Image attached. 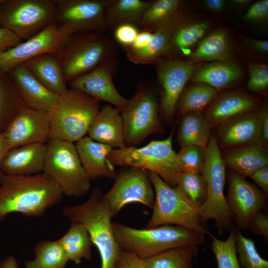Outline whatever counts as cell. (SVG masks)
Returning a JSON list of instances; mask_svg holds the SVG:
<instances>
[{
    "mask_svg": "<svg viewBox=\"0 0 268 268\" xmlns=\"http://www.w3.org/2000/svg\"><path fill=\"white\" fill-rule=\"evenodd\" d=\"M149 175L155 201L146 228L172 225L204 235L208 234L201 217L199 207L191 203L178 187L169 186L154 173L149 172Z\"/></svg>",
    "mask_w": 268,
    "mask_h": 268,
    "instance_id": "8992f818",
    "label": "cell"
},
{
    "mask_svg": "<svg viewBox=\"0 0 268 268\" xmlns=\"http://www.w3.org/2000/svg\"><path fill=\"white\" fill-rule=\"evenodd\" d=\"M259 106V100L244 91H227L218 94L204 114L214 128L231 117L256 110Z\"/></svg>",
    "mask_w": 268,
    "mask_h": 268,
    "instance_id": "7402d4cb",
    "label": "cell"
},
{
    "mask_svg": "<svg viewBox=\"0 0 268 268\" xmlns=\"http://www.w3.org/2000/svg\"><path fill=\"white\" fill-rule=\"evenodd\" d=\"M140 31L136 26L124 24L114 29V36L116 41L126 49L131 46Z\"/></svg>",
    "mask_w": 268,
    "mask_h": 268,
    "instance_id": "ee69618b",
    "label": "cell"
},
{
    "mask_svg": "<svg viewBox=\"0 0 268 268\" xmlns=\"http://www.w3.org/2000/svg\"><path fill=\"white\" fill-rule=\"evenodd\" d=\"M237 229L232 227L225 240L219 239L208 233L212 239L211 250L216 259L217 268H241L236 251Z\"/></svg>",
    "mask_w": 268,
    "mask_h": 268,
    "instance_id": "ab89813d",
    "label": "cell"
},
{
    "mask_svg": "<svg viewBox=\"0 0 268 268\" xmlns=\"http://www.w3.org/2000/svg\"><path fill=\"white\" fill-rule=\"evenodd\" d=\"M267 195L268 194V166L263 167L254 172L250 177Z\"/></svg>",
    "mask_w": 268,
    "mask_h": 268,
    "instance_id": "f907efd6",
    "label": "cell"
},
{
    "mask_svg": "<svg viewBox=\"0 0 268 268\" xmlns=\"http://www.w3.org/2000/svg\"><path fill=\"white\" fill-rule=\"evenodd\" d=\"M182 4L183 1L180 0L153 1L142 16L140 30L153 32L160 26L182 12Z\"/></svg>",
    "mask_w": 268,
    "mask_h": 268,
    "instance_id": "d590c367",
    "label": "cell"
},
{
    "mask_svg": "<svg viewBox=\"0 0 268 268\" xmlns=\"http://www.w3.org/2000/svg\"><path fill=\"white\" fill-rule=\"evenodd\" d=\"M160 86V115L166 125L173 124L178 100L198 66L181 60L161 58L153 65Z\"/></svg>",
    "mask_w": 268,
    "mask_h": 268,
    "instance_id": "5bb4252c",
    "label": "cell"
},
{
    "mask_svg": "<svg viewBox=\"0 0 268 268\" xmlns=\"http://www.w3.org/2000/svg\"><path fill=\"white\" fill-rule=\"evenodd\" d=\"M242 70L231 61H214L198 67L190 80L203 83L218 92L234 86L241 78Z\"/></svg>",
    "mask_w": 268,
    "mask_h": 268,
    "instance_id": "83f0119b",
    "label": "cell"
},
{
    "mask_svg": "<svg viewBox=\"0 0 268 268\" xmlns=\"http://www.w3.org/2000/svg\"><path fill=\"white\" fill-rule=\"evenodd\" d=\"M1 0H0V3Z\"/></svg>",
    "mask_w": 268,
    "mask_h": 268,
    "instance_id": "680465c9",
    "label": "cell"
},
{
    "mask_svg": "<svg viewBox=\"0 0 268 268\" xmlns=\"http://www.w3.org/2000/svg\"><path fill=\"white\" fill-rule=\"evenodd\" d=\"M173 133L165 139L152 140L141 147L113 149L108 159L114 166L136 167L154 173L169 186L176 187L177 177L183 171L173 149Z\"/></svg>",
    "mask_w": 268,
    "mask_h": 268,
    "instance_id": "5b68a950",
    "label": "cell"
},
{
    "mask_svg": "<svg viewBox=\"0 0 268 268\" xmlns=\"http://www.w3.org/2000/svg\"><path fill=\"white\" fill-rule=\"evenodd\" d=\"M7 73L16 92L26 106L47 112H51L55 107L60 95L44 86L24 64L15 67Z\"/></svg>",
    "mask_w": 268,
    "mask_h": 268,
    "instance_id": "ffe728a7",
    "label": "cell"
},
{
    "mask_svg": "<svg viewBox=\"0 0 268 268\" xmlns=\"http://www.w3.org/2000/svg\"><path fill=\"white\" fill-rule=\"evenodd\" d=\"M268 16V0H261L253 4L244 15V19L250 21H260Z\"/></svg>",
    "mask_w": 268,
    "mask_h": 268,
    "instance_id": "7dc6e473",
    "label": "cell"
},
{
    "mask_svg": "<svg viewBox=\"0 0 268 268\" xmlns=\"http://www.w3.org/2000/svg\"><path fill=\"white\" fill-rule=\"evenodd\" d=\"M23 64L36 79L50 91L61 96L68 90L58 54H45Z\"/></svg>",
    "mask_w": 268,
    "mask_h": 268,
    "instance_id": "484cf974",
    "label": "cell"
},
{
    "mask_svg": "<svg viewBox=\"0 0 268 268\" xmlns=\"http://www.w3.org/2000/svg\"><path fill=\"white\" fill-rule=\"evenodd\" d=\"M218 93L206 84L194 83L183 91L177 103L176 113L182 116L190 112H202Z\"/></svg>",
    "mask_w": 268,
    "mask_h": 268,
    "instance_id": "e575fe53",
    "label": "cell"
},
{
    "mask_svg": "<svg viewBox=\"0 0 268 268\" xmlns=\"http://www.w3.org/2000/svg\"><path fill=\"white\" fill-rule=\"evenodd\" d=\"M226 166L215 135L212 134L204 151L202 175L207 186V196L199 207L202 222L215 221L220 233L225 229H230L234 218L224 194Z\"/></svg>",
    "mask_w": 268,
    "mask_h": 268,
    "instance_id": "52a82bcc",
    "label": "cell"
},
{
    "mask_svg": "<svg viewBox=\"0 0 268 268\" xmlns=\"http://www.w3.org/2000/svg\"><path fill=\"white\" fill-rule=\"evenodd\" d=\"M9 149L3 134H0V178L3 174L1 171L2 162L5 154Z\"/></svg>",
    "mask_w": 268,
    "mask_h": 268,
    "instance_id": "11a10c76",
    "label": "cell"
},
{
    "mask_svg": "<svg viewBox=\"0 0 268 268\" xmlns=\"http://www.w3.org/2000/svg\"><path fill=\"white\" fill-rule=\"evenodd\" d=\"M113 268H146L143 260L135 254L121 251Z\"/></svg>",
    "mask_w": 268,
    "mask_h": 268,
    "instance_id": "bcb514c9",
    "label": "cell"
},
{
    "mask_svg": "<svg viewBox=\"0 0 268 268\" xmlns=\"http://www.w3.org/2000/svg\"><path fill=\"white\" fill-rule=\"evenodd\" d=\"M116 54L110 38L103 33H89L71 35L58 55L65 79L69 82Z\"/></svg>",
    "mask_w": 268,
    "mask_h": 268,
    "instance_id": "9c48e42d",
    "label": "cell"
},
{
    "mask_svg": "<svg viewBox=\"0 0 268 268\" xmlns=\"http://www.w3.org/2000/svg\"><path fill=\"white\" fill-rule=\"evenodd\" d=\"M120 112L111 105L100 109L88 131V136L95 141L108 145L113 148L126 146Z\"/></svg>",
    "mask_w": 268,
    "mask_h": 268,
    "instance_id": "cb8c5ba5",
    "label": "cell"
},
{
    "mask_svg": "<svg viewBox=\"0 0 268 268\" xmlns=\"http://www.w3.org/2000/svg\"><path fill=\"white\" fill-rule=\"evenodd\" d=\"M209 28L206 21L190 22L186 17L173 31L163 58L178 60L180 56H189L192 48L204 36Z\"/></svg>",
    "mask_w": 268,
    "mask_h": 268,
    "instance_id": "f1b7e54d",
    "label": "cell"
},
{
    "mask_svg": "<svg viewBox=\"0 0 268 268\" xmlns=\"http://www.w3.org/2000/svg\"><path fill=\"white\" fill-rule=\"evenodd\" d=\"M256 235L264 237L265 242L268 241V216L263 211H260L249 221L247 228Z\"/></svg>",
    "mask_w": 268,
    "mask_h": 268,
    "instance_id": "f6af8a7d",
    "label": "cell"
},
{
    "mask_svg": "<svg viewBox=\"0 0 268 268\" xmlns=\"http://www.w3.org/2000/svg\"><path fill=\"white\" fill-rule=\"evenodd\" d=\"M119 60L117 54L105 60L93 70L70 81V88L82 92L96 100L107 102L121 112L128 99L123 97L116 89L113 77Z\"/></svg>",
    "mask_w": 268,
    "mask_h": 268,
    "instance_id": "2e32d148",
    "label": "cell"
},
{
    "mask_svg": "<svg viewBox=\"0 0 268 268\" xmlns=\"http://www.w3.org/2000/svg\"><path fill=\"white\" fill-rule=\"evenodd\" d=\"M236 245L241 268H268V261L260 255L255 241L242 235L238 229L236 232Z\"/></svg>",
    "mask_w": 268,
    "mask_h": 268,
    "instance_id": "60d3db41",
    "label": "cell"
},
{
    "mask_svg": "<svg viewBox=\"0 0 268 268\" xmlns=\"http://www.w3.org/2000/svg\"><path fill=\"white\" fill-rule=\"evenodd\" d=\"M100 109L99 102L69 88L50 112V139L73 143L85 136Z\"/></svg>",
    "mask_w": 268,
    "mask_h": 268,
    "instance_id": "277c9868",
    "label": "cell"
},
{
    "mask_svg": "<svg viewBox=\"0 0 268 268\" xmlns=\"http://www.w3.org/2000/svg\"><path fill=\"white\" fill-rule=\"evenodd\" d=\"M58 241L68 261L75 264H79L83 259H91L93 244L87 230L81 223L71 222L68 230Z\"/></svg>",
    "mask_w": 268,
    "mask_h": 268,
    "instance_id": "d6a6232c",
    "label": "cell"
},
{
    "mask_svg": "<svg viewBox=\"0 0 268 268\" xmlns=\"http://www.w3.org/2000/svg\"><path fill=\"white\" fill-rule=\"evenodd\" d=\"M25 105L12 85L7 73L0 69V134Z\"/></svg>",
    "mask_w": 268,
    "mask_h": 268,
    "instance_id": "74e56055",
    "label": "cell"
},
{
    "mask_svg": "<svg viewBox=\"0 0 268 268\" xmlns=\"http://www.w3.org/2000/svg\"><path fill=\"white\" fill-rule=\"evenodd\" d=\"M113 229L120 250L143 260L171 248L206 243L204 235L176 225L137 229L115 222Z\"/></svg>",
    "mask_w": 268,
    "mask_h": 268,
    "instance_id": "3957f363",
    "label": "cell"
},
{
    "mask_svg": "<svg viewBox=\"0 0 268 268\" xmlns=\"http://www.w3.org/2000/svg\"><path fill=\"white\" fill-rule=\"evenodd\" d=\"M121 113L127 146L136 147L149 135L164 132L160 107L153 91L147 85L138 86Z\"/></svg>",
    "mask_w": 268,
    "mask_h": 268,
    "instance_id": "30bf717a",
    "label": "cell"
},
{
    "mask_svg": "<svg viewBox=\"0 0 268 268\" xmlns=\"http://www.w3.org/2000/svg\"><path fill=\"white\" fill-rule=\"evenodd\" d=\"M199 245L171 248L143 259L146 268H195L193 260L199 254Z\"/></svg>",
    "mask_w": 268,
    "mask_h": 268,
    "instance_id": "836d02e7",
    "label": "cell"
},
{
    "mask_svg": "<svg viewBox=\"0 0 268 268\" xmlns=\"http://www.w3.org/2000/svg\"><path fill=\"white\" fill-rule=\"evenodd\" d=\"M260 108L231 117L219 124L214 134L220 149L229 150L261 143Z\"/></svg>",
    "mask_w": 268,
    "mask_h": 268,
    "instance_id": "d6986e66",
    "label": "cell"
},
{
    "mask_svg": "<svg viewBox=\"0 0 268 268\" xmlns=\"http://www.w3.org/2000/svg\"><path fill=\"white\" fill-rule=\"evenodd\" d=\"M222 157L226 167L243 177L268 166V146L261 143L227 150Z\"/></svg>",
    "mask_w": 268,
    "mask_h": 268,
    "instance_id": "d4e9b609",
    "label": "cell"
},
{
    "mask_svg": "<svg viewBox=\"0 0 268 268\" xmlns=\"http://www.w3.org/2000/svg\"><path fill=\"white\" fill-rule=\"evenodd\" d=\"M153 2L144 0H107L105 21L107 29L114 30L124 24L134 25L139 28L145 11Z\"/></svg>",
    "mask_w": 268,
    "mask_h": 268,
    "instance_id": "4dcf8cb0",
    "label": "cell"
},
{
    "mask_svg": "<svg viewBox=\"0 0 268 268\" xmlns=\"http://www.w3.org/2000/svg\"><path fill=\"white\" fill-rule=\"evenodd\" d=\"M176 186L195 206L200 207L207 196V186L202 174L182 172L177 176Z\"/></svg>",
    "mask_w": 268,
    "mask_h": 268,
    "instance_id": "f35d334b",
    "label": "cell"
},
{
    "mask_svg": "<svg viewBox=\"0 0 268 268\" xmlns=\"http://www.w3.org/2000/svg\"><path fill=\"white\" fill-rule=\"evenodd\" d=\"M21 42L22 41L11 31L0 27V56Z\"/></svg>",
    "mask_w": 268,
    "mask_h": 268,
    "instance_id": "c3c4849f",
    "label": "cell"
},
{
    "mask_svg": "<svg viewBox=\"0 0 268 268\" xmlns=\"http://www.w3.org/2000/svg\"><path fill=\"white\" fill-rule=\"evenodd\" d=\"M115 178L112 188L104 194L113 217L129 203H139L152 209L155 192L148 171L127 167Z\"/></svg>",
    "mask_w": 268,
    "mask_h": 268,
    "instance_id": "7c38bea8",
    "label": "cell"
},
{
    "mask_svg": "<svg viewBox=\"0 0 268 268\" xmlns=\"http://www.w3.org/2000/svg\"><path fill=\"white\" fill-rule=\"evenodd\" d=\"M75 147L81 164L91 180L116 177L114 166L108 159L112 147L95 141L88 136L77 141Z\"/></svg>",
    "mask_w": 268,
    "mask_h": 268,
    "instance_id": "603a6c76",
    "label": "cell"
},
{
    "mask_svg": "<svg viewBox=\"0 0 268 268\" xmlns=\"http://www.w3.org/2000/svg\"><path fill=\"white\" fill-rule=\"evenodd\" d=\"M261 118V142L262 144L268 146V109L265 104L260 108Z\"/></svg>",
    "mask_w": 268,
    "mask_h": 268,
    "instance_id": "816d5d0a",
    "label": "cell"
},
{
    "mask_svg": "<svg viewBox=\"0 0 268 268\" xmlns=\"http://www.w3.org/2000/svg\"><path fill=\"white\" fill-rule=\"evenodd\" d=\"M71 35L54 21L40 33L0 55V69L7 73L37 56L48 53L58 54Z\"/></svg>",
    "mask_w": 268,
    "mask_h": 268,
    "instance_id": "9a60e30c",
    "label": "cell"
},
{
    "mask_svg": "<svg viewBox=\"0 0 268 268\" xmlns=\"http://www.w3.org/2000/svg\"><path fill=\"white\" fill-rule=\"evenodd\" d=\"M54 21L72 35L103 33L107 29V0H55Z\"/></svg>",
    "mask_w": 268,
    "mask_h": 268,
    "instance_id": "4fadbf2b",
    "label": "cell"
},
{
    "mask_svg": "<svg viewBox=\"0 0 268 268\" xmlns=\"http://www.w3.org/2000/svg\"><path fill=\"white\" fill-rule=\"evenodd\" d=\"M204 151L203 148L195 145L181 147L177 154L182 171L201 174L204 161Z\"/></svg>",
    "mask_w": 268,
    "mask_h": 268,
    "instance_id": "b9f144b4",
    "label": "cell"
},
{
    "mask_svg": "<svg viewBox=\"0 0 268 268\" xmlns=\"http://www.w3.org/2000/svg\"><path fill=\"white\" fill-rule=\"evenodd\" d=\"M203 3L208 9L217 12L222 10L225 4L223 0H205Z\"/></svg>",
    "mask_w": 268,
    "mask_h": 268,
    "instance_id": "db71d44e",
    "label": "cell"
},
{
    "mask_svg": "<svg viewBox=\"0 0 268 268\" xmlns=\"http://www.w3.org/2000/svg\"><path fill=\"white\" fill-rule=\"evenodd\" d=\"M250 45L254 50L263 53H267L268 52V42L265 40H261L254 39H249L248 41Z\"/></svg>",
    "mask_w": 268,
    "mask_h": 268,
    "instance_id": "f5cc1de1",
    "label": "cell"
},
{
    "mask_svg": "<svg viewBox=\"0 0 268 268\" xmlns=\"http://www.w3.org/2000/svg\"><path fill=\"white\" fill-rule=\"evenodd\" d=\"M43 172L51 177L64 195L79 198L91 189V179L83 167L75 145L59 139L46 143Z\"/></svg>",
    "mask_w": 268,
    "mask_h": 268,
    "instance_id": "ba28073f",
    "label": "cell"
},
{
    "mask_svg": "<svg viewBox=\"0 0 268 268\" xmlns=\"http://www.w3.org/2000/svg\"><path fill=\"white\" fill-rule=\"evenodd\" d=\"M62 212L70 222H78L85 227L99 253L101 268H113L121 250L114 237L113 217L102 190L95 187L85 201L67 205Z\"/></svg>",
    "mask_w": 268,
    "mask_h": 268,
    "instance_id": "7a4b0ae2",
    "label": "cell"
},
{
    "mask_svg": "<svg viewBox=\"0 0 268 268\" xmlns=\"http://www.w3.org/2000/svg\"><path fill=\"white\" fill-rule=\"evenodd\" d=\"M247 89L252 92L262 93L268 87V66L260 63H250Z\"/></svg>",
    "mask_w": 268,
    "mask_h": 268,
    "instance_id": "7bdbcfd3",
    "label": "cell"
},
{
    "mask_svg": "<svg viewBox=\"0 0 268 268\" xmlns=\"http://www.w3.org/2000/svg\"><path fill=\"white\" fill-rule=\"evenodd\" d=\"M35 258L25 262V268H65L68 261L59 241L44 240L34 247Z\"/></svg>",
    "mask_w": 268,
    "mask_h": 268,
    "instance_id": "8d00e7d4",
    "label": "cell"
},
{
    "mask_svg": "<svg viewBox=\"0 0 268 268\" xmlns=\"http://www.w3.org/2000/svg\"><path fill=\"white\" fill-rule=\"evenodd\" d=\"M10 149L50 140V112L24 106L2 133Z\"/></svg>",
    "mask_w": 268,
    "mask_h": 268,
    "instance_id": "ac0fdd59",
    "label": "cell"
},
{
    "mask_svg": "<svg viewBox=\"0 0 268 268\" xmlns=\"http://www.w3.org/2000/svg\"><path fill=\"white\" fill-rule=\"evenodd\" d=\"M55 12V0H1L0 27L24 41L54 22Z\"/></svg>",
    "mask_w": 268,
    "mask_h": 268,
    "instance_id": "8fae6325",
    "label": "cell"
},
{
    "mask_svg": "<svg viewBox=\"0 0 268 268\" xmlns=\"http://www.w3.org/2000/svg\"><path fill=\"white\" fill-rule=\"evenodd\" d=\"M187 17L185 14L181 12L160 26L153 32V38L146 48L138 51L126 50L127 59L135 64L154 65L158 60L163 58L173 31Z\"/></svg>",
    "mask_w": 268,
    "mask_h": 268,
    "instance_id": "4316f807",
    "label": "cell"
},
{
    "mask_svg": "<svg viewBox=\"0 0 268 268\" xmlns=\"http://www.w3.org/2000/svg\"><path fill=\"white\" fill-rule=\"evenodd\" d=\"M64 194L58 184L44 173L31 176L0 178V222L18 212L25 217H42L46 210L62 201Z\"/></svg>",
    "mask_w": 268,
    "mask_h": 268,
    "instance_id": "6da1fadb",
    "label": "cell"
},
{
    "mask_svg": "<svg viewBox=\"0 0 268 268\" xmlns=\"http://www.w3.org/2000/svg\"><path fill=\"white\" fill-rule=\"evenodd\" d=\"M153 32L146 30H140L130 47L124 49L125 50L138 51L146 48L151 41Z\"/></svg>",
    "mask_w": 268,
    "mask_h": 268,
    "instance_id": "681fc988",
    "label": "cell"
},
{
    "mask_svg": "<svg viewBox=\"0 0 268 268\" xmlns=\"http://www.w3.org/2000/svg\"><path fill=\"white\" fill-rule=\"evenodd\" d=\"M232 57L229 38L223 30L211 32L199 43L189 56V62L196 64L204 61H231Z\"/></svg>",
    "mask_w": 268,
    "mask_h": 268,
    "instance_id": "1f68e13d",
    "label": "cell"
},
{
    "mask_svg": "<svg viewBox=\"0 0 268 268\" xmlns=\"http://www.w3.org/2000/svg\"><path fill=\"white\" fill-rule=\"evenodd\" d=\"M0 268H19L15 258L10 255L0 263Z\"/></svg>",
    "mask_w": 268,
    "mask_h": 268,
    "instance_id": "9f6ffc18",
    "label": "cell"
},
{
    "mask_svg": "<svg viewBox=\"0 0 268 268\" xmlns=\"http://www.w3.org/2000/svg\"><path fill=\"white\" fill-rule=\"evenodd\" d=\"M226 201L237 226L244 230L250 219L266 206L267 196L245 177L230 171Z\"/></svg>",
    "mask_w": 268,
    "mask_h": 268,
    "instance_id": "e0dca14e",
    "label": "cell"
},
{
    "mask_svg": "<svg viewBox=\"0 0 268 268\" xmlns=\"http://www.w3.org/2000/svg\"><path fill=\"white\" fill-rule=\"evenodd\" d=\"M213 127L202 112L186 113L182 116L177 129V139L181 147L195 145L206 148Z\"/></svg>",
    "mask_w": 268,
    "mask_h": 268,
    "instance_id": "f546056e",
    "label": "cell"
},
{
    "mask_svg": "<svg viewBox=\"0 0 268 268\" xmlns=\"http://www.w3.org/2000/svg\"><path fill=\"white\" fill-rule=\"evenodd\" d=\"M232 3L238 6H244L250 2L248 0H234L231 1Z\"/></svg>",
    "mask_w": 268,
    "mask_h": 268,
    "instance_id": "6f0895ef",
    "label": "cell"
},
{
    "mask_svg": "<svg viewBox=\"0 0 268 268\" xmlns=\"http://www.w3.org/2000/svg\"><path fill=\"white\" fill-rule=\"evenodd\" d=\"M46 143H31L9 149L1 164L8 176H31L43 173Z\"/></svg>",
    "mask_w": 268,
    "mask_h": 268,
    "instance_id": "44dd1931",
    "label": "cell"
}]
</instances>
